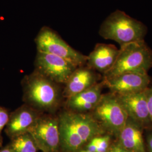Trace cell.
I'll list each match as a JSON object with an SVG mask.
<instances>
[{"label":"cell","mask_w":152,"mask_h":152,"mask_svg":"<svg viewBox=\"0 0 152 152\" xmlns=\"http://www.w3.org/2000/svg\"><path fill=\"white\" fill-rule=\"evenodd\" d=\"M60 150L78 152L95 136L107 134L90 113L64 109L58 115Z\"/></svg>","instance_id":"1"},{"label":"cell","mask_w":152,"mask_h":152,"mask_svg":"<svg viewBox=\"0 0 152 152\" xmlns=\"http://www.w3.org/2000/svg\"><path fill=\"white\" fill-rule=\"evenodd\" d=\"M22 86L23 101L38 112L54 114L60 108L64 99L60 85L37 71L24 77Z\"/></svg>","instance_id":"2"},{"label":"cell","mask_w":152,"mask_h":152,"mask_svg":"<svg viewBox=\"0 0 152 152\" xmlns=\"http://www.w3.org/2000/svg\"><path fill=\"white\" fill-rule=\"evenodd\" d=\"M147 32L148 28L144 23L119 10L104 20L99 31L103 38L114 41L120 47L143 41Z\"/></svg>","instance_id":"3"},{"label":"cell","mask_w":152,"mask_h":152,"mask_svg":"<svg viewBox=\"0 0 152 152\" xmlns=\"http://www.w3.org/2000/svg\"><path fill=\"white\" fill-rule=\"evenodd\" d=\"M152 67V50L144 40L132 42L121 47L114 65L103 79L127 72L148 73Z\"/></svg>","instance_id":"4"},{"label":"cell","mask_w":152,"mask_h":152,"mask_svg":"<svg viewBox=\"0 0 152 152\" xmlns=\"http://www.w3.org/2000/svg\"><path fill=\"white\" fill-rule=\"evenodd\" d=\"M90 114L107 134L117 137L129 118L117 96L111 92L103 94Z\"/></svg>","instance_id":"5"},{"label":"cell","mask_w":152,"mask_h":152,"mask_svg":"<svg viewBox=\"0 0 152 152\" xmlns=\"http://www.w3.org/2000/svg\"><path fill=\"white\" fill-rule=\"evenodd\" d=\"M34 42L37 51L58 56L77 67L86 65L87 56L72 48L58 33L49 27L41 28Z\"/></svg>","instance_id":"6"},{"label":"cell","mask_w":152,"mask_h":152,"mask_svg":"<svg viewBox=\"0 0 152 152\" xmlns=\"http://www.w3.org/2000/svg\"><path fill=\"white\" fill-rule=\"evenodd\" d=\"M28 133L32 136L38 149L42 152H58L60 150L58 115L42 113Z\"/></svg>","instance_id":"7"},{"label":"cell","mask_w":152,"mask_h":152,"mask_svg":"<svg viewBox=\"0 0 152 152\" xmlns=\"http://www.w3.org/2000/svg\"><path fill=\"white\" fill-rule=\"evenodd\" d=\"M35 71L59 85H64L77 66L58 56L37 51Z\"/></svg>","instance_id":"8"},{"label":"cell","mask_w":152,"mask_h":152,"mask_svg":"<svg viewBox=\"0 0 152 152\" xmlns=\"http://www.w3.org/2000/svg\"><path fill=\"white\" fill-rule=\"evenodd\" d=\"M103 81L110 92L121 96L145 90L149 87L151 79L148 73L127 72Z\"/></svg>","instance_id":"9"},{"label":"cell","mask_w":152,"mask_h":152,"mask_svg":"<svg viewBox=\"0 0 152 152\" xmlns=\"http://www.w3.org/2000/svg\"><path fill=\"white\" fill-rule=\"evenodd\" d=\"M42 114L24 104L9 115V121L6 126V133L12 139L28 133Z\"/></svg>","instance_id":"10"},{"label":"cell","mask_w":152,"mask_h":152,"mask_svg":"<svg viewBox=\"0 0 152 152\" xmlns=\"http://www.w3.org/2000/svg\"><path fill=\"white\" fill-rule=\"evenodd\" d=\"M117 96L129 118L139 124L142 128L151 124L145 90Z\"/></svg>","instance_id":"11"},{"label":"cell","mask_w":152,"mask_h":152,"mask_svg":"<svg viewBox=\"0 0 152 152\" xmlns=\"http://www.w3.org/2000/svg\"><path fill=\"white\" fill-rule=\"evenodd\" d=\"M104 86L103 81L98 82L92 87L66 99L65 109L79 113H90L102 98Z\"/></svg>","instance_id":"12"},{"label":"cell","mask_w":152,"mask_h":152,"mask_svg":"<svg viewBox=\"0 0 152 152\" xmlns=\"http://www.w3.org/2000/svg\"><path fill=\"white\" fill-rule=\"evenodd\" d=\"M99 75L87 65L77 67L63 88V96L65 99L82 92L98 83Z\"/></svg>","instance_id":"13"},{"label":"cell","mask_w":152,"mask_h":152,"mask_svg":"<svg viewBox=\"0 0 152 152\" xmlns=\"http://www.w3.org/2000/svg\"><path fill=\"white\" fill-rule=\"evenodd\" d=\"M119 51L113 45L97 44L87 56L86 65L104 75L114 65Z\"/></svg>","instance_id":"14"},{"label":"cell","mask_w":152,"mask_h":152,"mask_svg":"<svg viewBox=\"0 0 152 152\" xmlns=\"http://www.w3.org/2000/svg\"><path fill=\"white\" fill-rule=\"evenodd\" d=\"M142 129L139 124L128 118L117 136L118 142L129 152H146Z\"/></svg>","instance_id":"15"},{"label":"cell","mask_w":152,"mask_h":152,"mask_svg":"<svg viewBox=\"0 0 152 152\" xmlns=\"http://www.w3.org/2000/svg\"><path fill=\"white\" fill-rule=\"evenodd\" d=\"M9 145L12 152H37L39 150L34 139L29 133L12 139Z\"/></svg>","instance_id":"16"},{"label":"cell","mask_w":152,"mask_h":152,"mask_svg":"<svg viewBox=\"0 0 152 152\" xmlns=\"http://www.w3.org/2000/svg\"><path fill=\"white\" fill-rule=\"evenodd\" d=\"M110 135L104 134L93 137L84 147L90 152H107L110 147Z\"/></svg>","instance_id":"17"},{"label":"cell","mask_w":152,"mask_h":152,"mask_svg":"<svg viewBox=\"0 0 152 152\" xmlns=\"http://www.w3.org/2000/svg\"><path fill=\"white\" fill-rule=\"evenodd\" d=\"M9 114L5 108L0 107V146L2 144V138L1 137V132L3 129L6 127L9 119Z\"/></svg>","instance_id":"18"},{"label":"cell","mask_w":152,"mask_h":152,"mask_svg":"<svg viewBox=\"0 0 152 152\" xmlns=\"http://www.w3.org/2000/svg\"><path fill=\"white\" fill-rule=\"evenodd\" d=\"M147 98L148 109L151 123L152 125V86L148 87L145 90Z\"/></svg>","instance_id":"19"},{"label":"cell","mask_w":152,"mask_h":152,"mask_svg":"<svg viewBox=\"0 0 152 152\" xmlns=\"http://www.w3.org/2000/svg\"><path fill=\"white\" fill-rule=\"evenodd\" d=\"M107 152H129L117 142L110 145Z\"/></svg>","instance_id":"20"},{"label":"cell","mask_w":152,"mask_h":152,"mask_svg":"<svg viewBox=\"0 0 152 152\" xmlns=\"http://www.w3.org/2000/svg\"><path fill=\"white\" fill-rule=\"evenodd\" d=\"M147 141L149 152H152V133L147 136Z\"/></svg>","instance_id":"21"},{"label":"cell","mask_w":152,"mask_h":152,"mask_svg":"<svg viewBox=\"0 0 152 152\" xmlns=\"http://www.w3.org/2000/svg\"><path fill=\"white\" fill-rule=\"evenodd\" d=\"M0 152H12L10 145H7V146L3 148L2 149L0 150Z\"/></svg>","instance_id":"22"},{"label":"cell","mask_w":152,"mask_h":152,"mask_svg":"<svg viewBox=\"0 0 152 152\" xmlns=\"http://www.w3.org/2000/svg\"><path fill=\"white\" fill-rule=\"evenodd\" d=\"M89 152L88 151H87V150H86V149H81V151H80L79 152Z\"/></svg>","instance_id":"23"}]
</instances>
